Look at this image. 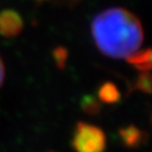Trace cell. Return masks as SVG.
Masks as SVG:
<instances>
[{
	"instance_id": "cell-1",
	"label": "cell",
	"mask_w": 152,
	"mask_h": 152,
	"mask_svg": "<svg viewBox=\"0 0 152 152\" xmlns=\"http://www.w3.org/2000/svg\"><path fill=\"white\" fill-rule=\"evenodd\" d=\"M91 35L97 49L113 59H127L141 48L144 32L141 20L124 8H109L91 22Z\"/></svg>"
},
{
	"instance_id": "cell-2",
	"label": "cell",
	"mask_w": 152,
	"mask_h": 152,
	"mask_svg": "<svg viewBox=\"0 0 152 152\" xmlns=\"http://www.w3.org/2000/svg\"><path fill=\"white\" fill-rule=\"evenodd\" d=\"M72 147L76 152H104L106 135L98 126L80 122L73 132Z\"/></svg>"
},
{
	"instance_id": "cell-3",
	"label": "cell",
	"mask_w": 152,
	"mask_h": 152,
	"mask_svg": "<svg viewBox=\"0 0 152 152\" xmlns=\"http://www.w3.org/2000/svg\"><path fill=\"white\" fill-rule=\"evenodd\" d=\"M23 19L17 11L6 9L0 12V35L4 37H16L23 29Z\"/></svg>"
},
{
	"instance_id": "cell-4",
	"label": "cell",
	"mask_w": 152,
	"mask_h": 152,
	"mask_svg": "<svg viewBox=\"0 0 152 152\" xmlns=\"http://www.w3.org/2000/svg\"><path fill=\"white\" fill-rule=\"evenodd\" d=\"M126 60L136 69L142 72H147L151 69V51L149 49L137 51L134 54L130 55Z\"/></svg>"
},
{
	"instance_id": "cell-5",
	"label": "cell",
	"mask_w": 152,
	"mask_h": 152,
	"mask_svg": "<svg viewBox=\"0 0 152 152\" xmlns=\"http://www.w3.org/2000/svg\"><path fill=\"white\" fill-rule=\"evenodd\" d=\"M121 137L126 145L136 147L141 142L142 133L134 126H130L121 131Z\"/></svg>"
},
{
	"instance_id": "cell-6",
	"label": "cell",
	"mask_w": 152,
	"mask_h": 152,
	"mask_svg": "<svg viewBox=\"0 0 152 152\" xmlns=\"http://www.w3.org/2000/svg\"><path fill=\"white\" fill-rule=\"evenodd\" d=\"M99 99L105 103H115L120 99V92L113 83H105L99 89Z\"/></svg>"
},
{
	"instance_id": "cell-7",
	"label": "cell",
	"mask_w": 152,
	"mask_h": 152,
	"mask_svg": "<svg viewBox=\"0 0 152 152\" xmlns=\"http://www.w3.org/2000/svg\"><path fill=\"white\" fill-rule=\"evenodd\" d=\"M151 78H150V73L149 71L147 72H142L140 77L137 78V82H136V87L142 91L150 92V88H151Z\"/></svg>"
},
{
	"instance_id": "cell-8",
	"label": "cell",
	"mask_w": 152,
	"mask_h": 152,
	"mask_svg": "<svg viewBox=\"0 0 152 152\" xmlns=\"http://www.w3.org/2000/svg\"><path fill=\"white\" fill-rule=\"evenodd\" d=\"M82 107L89 113H92V108L95 109V112H97L99 108V105L92 97H86L82 102Z\"/></svg>"
},
{
	"instance_id": "cell-9",
	"label": "cell",
	"mask_w": 152,
	"mask_h": 152,
	"mask_svg": "<svg viewBox=\"0 0 152 152\" xmlns=\"http://www.w3.org/2000/svg\"><path fill=\"white\" fill-rule=\"evenodd\" d=\"M65 56H66V51L62 48H59L54 51V58L58 63H60V65L62 66V64L64 63L65 61Z\"/></svg>"
},
{
	"instance_id": "cell-10",
	"label": "cell",
	"mask_w": 152,
	"mask_h": 152,
	"mask_svg": "<svg viewBox=\"0 0 152 152\" xmlns=\"http://www.w3.org/2000/svg\"><path fill=\"white\" fill-rule=\"evenodd\" d=\"M5 64H4V61L0 56V87H1V85L4 83V80H5Z\"/></svg>"
},
{
	"instance_id": "cell-11",
	"label": "cell",
	"mask_w": 152,
	"mask_h": 152,
	"mask_svg": "<svg viewBox=\"0 0 152 152\" xmlns=\"http://www.w3.org/2000/svg\"><path fill=\"white\" fill-rule=\"evenodd\" d=\"M36 1H42V0H36Z\"/></svg>"
}]
</instances>
